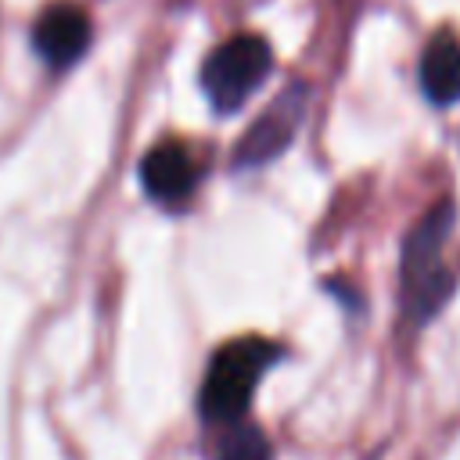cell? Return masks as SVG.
<instances>
[{"instance_id":"1","label":"cell","mask_w":460,"mask_h":460,"mask_svg":"<svg viewBox=\"0 0 460 460\" xmlns=\"http://www.w3.org/2000/svg\"><path fill=\"white\" fill-rule=\"evenodd\" d=\"M456 226V201L438 198L402 237L399 252V309L410 331L431 323L453 298L456 277L446 266V244Z\"/></svg>"},{"instance_id":"2","label":"cell","mask_w":460,"mask_h":460,"mask_svg":"<svg viewBox=\"0 0 460 460\" xmlns=\"http://www.w3.org/2000/svg\"><path fill=\"white\" fill-rule=\"evenodd\" d=\"M280 356H284V349L270 338H259V334H244V338L226 341L205 370V381L198 392V413L208 424L241 420L255 399L262 374L273 363H280Z\"/></svg>"},{"instance_id":"3","label":"cell","mask_w":460,"mask_h":460,"mask_svg":"<svg viewBox=\"0 0 460 460\" xmlns=\"http://www.w3.org/2000/svg\"><path fill=\"white\" fill-rule=\"evenodd\" d=\"M273 68V50L262 36L255 32H237L223 40L201 65V90L212 101L219 115L237 111L270 75Z\"/></svg>"},{"instance_id":"4","label":"cell","mask_w":460,"mask_h":460,"mask_svg":"<svg viewBox=\"0 0 460 460\" xmlns=\"http://www.w3.org/2000/svg\"><path fill=\"white\" fill-rule=\"evenodd\" d=\"M305 111H309V86L305 83L284 86L270 101V108L241 133V140H237V147L230 155V165L237 172H248V169H262L273 158H280L295 144Z\"/></svg>"},{"instance_id":"5","label":"cell","mask_w":460,"mask_h":460,"mask_svg":"<svg viewBox=\"0 0 460 460\" xmlns=\"http://www.w3.org/2000/svg\"><path fill=\"white\" fill-rule=\"evenodd\" d=\"M90 14L72 4V0H58L47 4L40 11V18L32 22V50L50 65V68H68L75 65L86 47H90Z\"/></svg>"},{"instance_id":"6","label":"cell","mask_w":460,"mask_h":460,"mask_svg":"<svg viewBox=\"0 0 460 460\" xmlns=\"http://www.w3.org/2000/svg\"><path fill=\"white\" fill-rule=\"evenodd\" d=\"M140 187L162 208H180L198 190V165L180 140H158L140 158Z\"/></svg>"},{"instance_id":"7","label":"cell","mask_w":460,"mask_h":460,"mask_svg":"<svg viewBox=\"0 0 460 460\" xmlns=\"http://www.w3.org/2000/svg\"><path fill=\"white\" fill-rule=\"evenodd\" d=\"M420 90L435 108L460 101V36L438 29L420 54Z\"/></svg>"},{"instance_id":"8","label":"cell","mask_w":460,"mask_h":460,"mask_svg":"<svg viewBox=\"0 0 460 460\" xmlns=\"http://www.w3.org/2000/svg\"><path fill=\"white\" fill-rule=\"evenodd\" d=\"M219 428L223 431L212 446V460H273V446L259 424L241 417V420H230Z\"/></svg>"}]
</instances>
